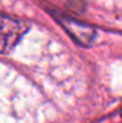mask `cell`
<instances>
[{
	"instance_id": "6da1fadb",
	"label": "cell",
	"mask_w": 122,
	"mask_h": 123,
	"mask_svg": "<svg viewBox=\"0 0 122 123\" xmlns=\"http://www.w3.org/2000/svg\"><path fill=\"white\" fill-rule=\"evenodd\" d=\"M30 24L21 18L0 13V54H7L20 42Z\"/></svg>"
}]
</instances>
